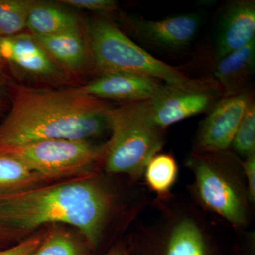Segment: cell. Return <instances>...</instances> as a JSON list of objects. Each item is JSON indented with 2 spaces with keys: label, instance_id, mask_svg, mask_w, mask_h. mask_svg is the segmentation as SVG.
Returning a JSON list of instances; mask_svg holds the SVG:
<instances>
[{
  "label": "cell",
  "instance_id": "cell-21",
  "mask_svg": "<svg viewBox=\"0 0 255 255\" xmlns=\"http://www.w3.org/2000/svg\"><path fill=\"white\" fill-rule=\"evenodd\" d=\"M233 148L242 155H255V103L254 98L250 102L241 124L236 130L232 144Z\"/></svg>",
  "mask_w": 255,
  "mask_h": 255
},
{
  "label": "cell",
  "instance_id": "cell-23",
  "mask_svg": "<svg viewBox=\"0 0 255 255\" xmlns=\"http://www.w3.org/2000/svg\"><path fill=\"white\" fill-rule=\"evenodd\" d=\"M43 239L42 236L28 238L16 246L0 251V255H29L38 246Z\"/></svg>",
  "mask_w": 255,
  "mask_h": 255
},
{
  "label": "cell",
  "instance_id": "cell-6",
  "mask_svg": "<svg viewBox=\"0 0 255 255\" xmlns=\"http://www.w3.org/2000/svg\"><path fill=\"white\" fill-rule=\"evenodd\" d=\"M222 97L221 89L214 79H192L183 85L161 84L147 100V105L153 123L164 129L211 110Z\"/></svg>",
  "mask_w": 255,
  "mask_h": 255
},
{
  "label": "cell",
  "instance_id": "cell-15",
  "mask_svg": "<svg viewBox=\"0 0 255 255\" xmlns=\"http://www.w3.org/2000/svg\"><path fill=\"white\" fill-rule=\"evenodd\" d=\"M33 36L62 70L75 74L86 66L90 58L88 45L80 30L52 36Z\"/></svg>",
  "mask_w": 255,
  "mask_h": 255
},
{
  "label": "cell",
  "instance_id": "cell-2",
  "mask_svg": "<svg viewBox=\"0 0 255 255\" xmlns=\"http://www.w3.org/2000/svg\"><path fill=\"white\" fill-rule=\"evenodd\" d=\"M112 196L97 179L38 186L0 197V239L21 238L43 225L64 223L97 246L112 208Z\"/></svg>",
  "mask_w": 255,
  "mask_h": 255
},
{
  "label": "cell",
  "instance_id": "cell-26",
  "mask_svg": "<svg viewBox=\"0 0 255 255\" xmlns=\"http://www.w3.org/2000/svg\"><path fill=\"white\" fill-rule=\"evenodd\" d=\"M105 255H130L129 252L124 247L118 246L114 248Z\"/></svg>",
  "mask_w": 255,
  "mask_h": 255
},
{
  "label": "cell",
  "instance_id": "cell-13",
  "mask_svg": "<svg viewBox=\"0 0 255 255\" xmlns=\"http://www.w3.org/2000/svg\"><path fill=\"white\" fill-rule=\"evenodd\" d=\"M136 255H228L210 244L194 221L183 219L162 241L139 246Z\"/></svg>",
  "mask_w": 255,
  "mask_h": 255
},
{
  "label": "cell",
  "instance_id": "cell-27",
  "mask_svg": "<svg viewBox=\"0 0 255 255\" xmlns=\"http://www.w3.org/2000/svg\"><path fill=\"white\" fill-rule=\"evenodd\" d=\"M5 65L4 62L3 61L2 58H1V55H0V68H4V65Z\"/></svg>",
  "mask_w": 255,
  "mask_h": 255
},
{
  "label": "cell",
  "instance_id": "cell-1",
  "mask_svg": "<svg viewBox=\"0 0 255 255\" xmlns=\"http://www.w3.org/2000/svg\"><path fill=\"white\" fill-rule=\"evenodd\" d=\"M107 101L81 87L15 89L7 115L0 124V156L44 140H89L109 128Z\"/></svg>",
  "mask_w": 255,
  "mask_h": 255
},
{
  "label": "cell",
  "instance_id": "cell-25",
  "mask_svg": "<svg viewBox=\"0 0 255 255\" xmlns=\"http://www.w3.org/2000/svg\"><path fill=\"white\" fill-rule=\"evenodd\" d=\"M9 97L7 79L3 72L2 68H0V112H2L7 105Z\"/></svg>",
  "mask_w": 255,
  "mask_h": 255
},
{
  "label": "cell",
  "instance_id": "cell-12",
  "mask_svg": "<svg viewBox=\"0 0 255 255\" xmlns=\"http://www.w3.org/2000/svg\"><path fill=\"white\" fill-rule=\"evenodd\" d=\"M160 85L155 79L142 75L113 73L97 76L80 87L88 95L101 100L126 103L150 100Z\"/></svg>",
  "mask_w": 255,
  "mask_h": 255
},
{
  "label": "cell",
  "instance_id": "cell-19",
  "mask_svg": "<svg viewBox=\"0 0 255 255\" xmlns=\"http://www.w3.org/2000/svg\"><path fill=\"white\" fill-rule=\"evenodd\" d=\"M36 2L33 0H0V37L22 33Z\"/></svg>",
  "mask_w": 255,
  "mask_h": 255
},
{
  "label": "cell",
  "instance_id": "cell-9",
  "mask_svg": "<svg viewBox=\"0 0 255 255\" xmlns=\"http://www.w3.org/2000/svg\"><path fill=\"white\" fill-rule=\"evenodd\" d=\"M253 99L250 91L220 99L201 122L196 140L199 152L216 153L227 150Z\"/></svg>",
  "mask_w": 255,
  "mask_h": 255
},
{
  "label": "cell",
  "instance_id": "cell-3",
  "mask_svg": "<svg viewBox=\"0 0 255 255\" xmlns=\"http://www.w3.org/2000/svg\"><path fill=\"white\" fill-rule=\"evenodd\" d=\"M107 119L112 135L103 147L105 170L110 174H141L164 144L163 129L152 122L147 100L112 106Z\"/></svg>",
  "mask_w": 255,
  "mask_h": 255
},
{
  "label": "cell",
  "instance_id": "cell-22",
  "mask_svg": "<svg viewBox=\"0 0 255 255\" xmlns=\"http://www.w3.org/2000/svg\"><path fill=\"white\" fill-rule=\"evenodd\" d=\"M60 2L77 9L101 13L114 12L118 8V3L114 0H61Z\"/></svg>",
  "mask_w": 255,
  "mask_h": 255
},
{
  "label": "cell",
  "instance_id": "cell-20",
  "mask_svg": "<svg viewBox=\"0 0 255 255\" xmlns=\"http://www.w3.org/2000/svg\"><path fill=\"white\" fill-rule=\"evenodd\" d=\"M29 255H88L86 247L71 233L53 230Z\"/></svg>",
  "mask_w": 255,
  "mask_h": 255
},
{
  "label": "cell",
  "instance_id": "cell-18",
  "mask_svg": "<svg viewBox=\"0 0 255 255\" xmlns=\"http://www.w3.org/2000/svg\"><path fill=\"white\" fill-rule=\"evenodd\" d=\"M145 169L146 182L152 191L159 194H167L177 179V162L167 154H156Z\"/></svg>",
  "mask_w": 255,
  "mask_h": 255
},
{
  "label": "cell",
  "instance_id": "cell-5",
  "mask_svg": "<svg viewBox=\"0 0 255 255\" xmlns=\"http://www.w3.org/2000/svg\"><path fill=\"white\" fill-rule=\"evenodd\" d=\"M104 147L89 140H44L16 147L1 156L12 157L35 173L53 180L87 172L102 159Z\"/></svg>",
  "mask_w": 255,
  "mask_h": 255
},
{
  "label": "cell",
  "instance_id": "cell-16",
  "mask_svg": "<svg viewBox=\"0 0 255 255\" xmlns=\"http://www.w3.org/2000/svg\"><path fill=\"white\" fill-rule=\"evenodd\" d=\"M37 36H52L80 30L76 15L55 4L36 1L28 14L26 27Z\"/></svg>",
  "mask_w": 255,
  "mask_h": 255
},
{
  "label": "cell",
  "instance_id": "cell-7",
  "mask_svg": "<svg viewBox=\"0 0 255 255\" xmlns=\"http://www.w3.org/2000/svg\"><path fill=\"white\" fill-rule=\"evenodd\" d=\"M189 162L203 203L233 225L246 222V209L239 193L212 160L206 155H195Z\"/></svg>",
  "mask_w": 255,
  "mask_h": 255
},
{
  "label": "cell",
  "instance_id": "cell-8",
  "mask_svg": "<svg viewBox=\"0 0 255 255\" xmlns=\"http://www.w3.org/2000/svg\"><path fill=\"white\" fill-rule=\"evenodd\" d=\"M124 21L139 41L169 52L181 51L190 46L201 25L200 16L196 13L172 15L157 20L126 16Z\"/></svg>",
  "mask_w": 255,
  "mask_h": 255
},
{
  "label": "cell",
  "instance_id": "cell-4",
  "mask_svg": "<svg viewBox=\"0 0 255 255\" xmlns=\"http://www.w3.org/2000/svg\"><path fill=\"white\" fill-rule=\"evenodd\" d=\"M90 59L97 75L136 74L177 85L192 80L179 69L164 63L134 43L109 18H94L88 27Z\"/></svg>",
  "mask_w": 255,
  "mask_h": 255
},
{
  "label": "cell",
  "instance_id": "cell-14",
  "mask_svg": "<svg viewBox=\"0 0 255 255\" xmlns=\"http://www.w3.org/2000/svg\"><path fill=\"white\" fill-rule=\"evenodd\" d=\"M216 63L213 79L221 89L223 97L249 91L248 87L255 73V38Z\"/></svg>",
  "mask_w": 255,
  "mask_h": 255
},
{
  "label": "cell",
  "instance_id": "cell-17",
  "mask_svg": "<svg viewBox=\"0 0 255 255\" xmlns=\"http://www.w3.org/2000/svg\"><path fill=\"white\" fill-rule=\"evenodd\" d=\"M48 182L21 162L8 156H0V197L42 185Z\"/></svg>",
  "mask_w": 255,
  "mask_h": 255
},
{
  "label": "cell",
  "instance_id": "cell-11",
  "mask_svg": "<svg viewBox=\"0 0 255 255\" xmlns=\"http://www.w3.org/2000/svg\"><path fill=\"white\" fill-rule=\"evenodd\" d=\"M255 38V2L234 0L221 14L216 41V60L246 46Z\"/></svg>",
  "mask_w": 255,
  "mask_h": 255
},
{
  "label": "cell",
  "instance_id": "cell-24",
  "mask_svg": "<svg viewBox=\"0 0 255 255\" xmlns=\"http://www.w3.org/2000/svg\"><path fill=\"white\" fill-rule=\"evenodd\" d=\"M244 168L247 178H248L250 199L252 202L253 201L254 202L255 199V155L247 157Z\"/></svg>",
  "mask_w": 255,
  "mask_h": 255
},
{
  "label": "cell",
  "instance_id": "cell-10",
  "mask_svg": "<svg viewBox=\"0 0 255 255\" xmlns=\"http://www.w3.org/2000/svg\"><path fill=\"white\" fill-rule=\"evenodd\" d=\"M0 55L18 73L45 81H65L63 70L31 33L0 37Z\"/></svg>",
  "mask_w": 255,
  "mask_h": 255
}]
</instances>
